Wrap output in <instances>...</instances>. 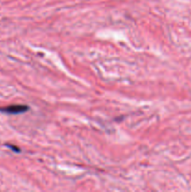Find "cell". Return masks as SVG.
I'll list each match as a JSON object with an SVG mask.
<instances>
[{"label":"cell","instance_id":"obj_1","mask_svg":"<svg viewBox=\"0 0 191 192\" xmlns=\"http://www.w3.org/2000/svg\"><path fill=\"white\" fill-rule=\"evenodd\" d=\"M27 110L28 107L24 105H10L5 108H0L1 111L7 112V113H20V112L26 111Z\"/></svg>","mask_w":191,"mask_h":192}]
</instances>
